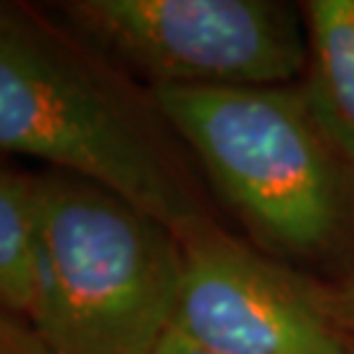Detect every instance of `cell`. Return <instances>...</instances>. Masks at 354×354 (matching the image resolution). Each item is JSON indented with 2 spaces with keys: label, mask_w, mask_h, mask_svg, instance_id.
Here are the masks:
<instances>
[{
  "label": "cell",
  "mask_w": 354,
  "mask_h": 354,
  "mask_svg": "<svg viewBox=\"0 0 354 354\" xmlns=\"http://www.w3.org/2000/svg\"><path fill=\"white\" fill-rule=\"evenodd\" d=\"M53 8L147 89L289 87L302 13L279 0H61Z\"/></svg>",
  "instance_id": "obj_4"
},
{
  "label": "cell",
  "mask_w": 354,
  "mask_h": 354,
  "mask_svg": "<svg viewBox=\"0 0 354 354\" xmlns=\"http://www.w3.org/2000/svg\"><path fill=\"white\" fill-rule=\"evenodd\" d=\"M326 294H328V307L336 317V323L342 326L346 336L354 339V279H349L339 289L326 291Z\"/></svg>",
  "instance_id": "obj_9"
},
{
  "label": "cell",
  "mask_w": 354,
  "mask_h": 354,
  "mask_svg": "<svg viewBox=\"0 0 354 354\" xmlns=\"http://www.w3.org/2000/svg\"><path fill=\"white\" fill-rule=\"evenodd\" d=\"M37 302L55 354H155L174 328L184 244L174 228L102 184L32 171Z\"/></svg>",
  "instance_id": "obj_2"
},
{
  "label": "cell",
  "mask_w": 354,
  "mask_h": 354,
  "mask_svg": "<svg viewBox=\"0 0 354 354\" xmlns=\"http://www.w3.org/2000/svg\"><path fill=\"white\" fill-rule=\"evenodd\" d=\"M0 299L32 320L37 263L32 228V171L0 160Z\"/></svg>",
  "instance_id": "obj_7"
},
{
  "label": "cell",
  "mask_w": 354,
  "mask_h": 354,
  "mask_svg": "<svg viewBox=\"0 0 354 354\" xmlns=\"http://www.w3.org/2000/svg\"><path fill=\"white\" fill-rule=\"evenodd\" d=\"M155 354H213L207 352V349H203V346H197V344L187 342L184 336H178V333H168L163 339V344H160V349Z\"/></svg>",
  "instance_id": "obj_10"
},
{
  "label": "cell",
  "mask_w": 354,
  "mask_h": 354,
  "mask_svg": "<svg viewBox=\"0 0 354 354\" xmlns=\"http://www.w3.org/2000/svg\"><path fill=\"white\" fill-rule=\"evenodd\" d=\"M0 354H55L35 323L0 299Z\"/></svg>",
  "instance_id": "obj_8"
},
{
  "label": "cell",
  "mask_w": 354,
  "mask_h": 354,
  "mask_svg": "<svg viewBox=\"0 0 354 354\" xmlns=\"http://www.w3.org/2000/svg\"><path fill=\"white\" fill-rule=\"evenodd\" d=\"M0 155L102 184L181 239L221 223L207 181L152 89L53 3L0 0Z\"/></svg>",
  "instance_id": "obj_1"
},
{
  "label": "cell",
  "mask_w": 354,
  "mask_h": 354,
  "mask_svg": "<svg viewBox=\"0 0 354 354\" xmlns=\"http://www.w3.org/2000/svg\"><path fill=\"white\" fill-rule=\"evenodd\" d=\"M174 333L213 354H352L317 289L221 223L184 239Z\"/></svg>",
  "instance_id": "obj_5"
},
{
  "label": "cell",
  "mask_w": 354,
  "mask_h": 354,
  "mask_svg": "<svg viewBox=\"0 0 354 354\" xmlns=\"http://www.w3.org/2000/svg\"><path fill=\"white\" fill-rule=\"evenodd\" d=\"M207 181L260 252L317 257L352 218L354 168L317 127L302 87L152 92Z\"/></svg>",
  "instance_id": "obj_3"
},
{
  "label": "cell",
  "mask_w": 354,
  "mask_h": 354,
  "mask_svg": "<svg viewBox=\"0 0 354 354\" xmlns=\"http://www.w3.org/2000/svg\"><path fill=\"white\" fill-rule=\"evenodd\" d=\"M304 100L330 145L354 168V0L304 3Z\"/></svg>",
  "instance_id": "obj_6"
}]
</instances>
